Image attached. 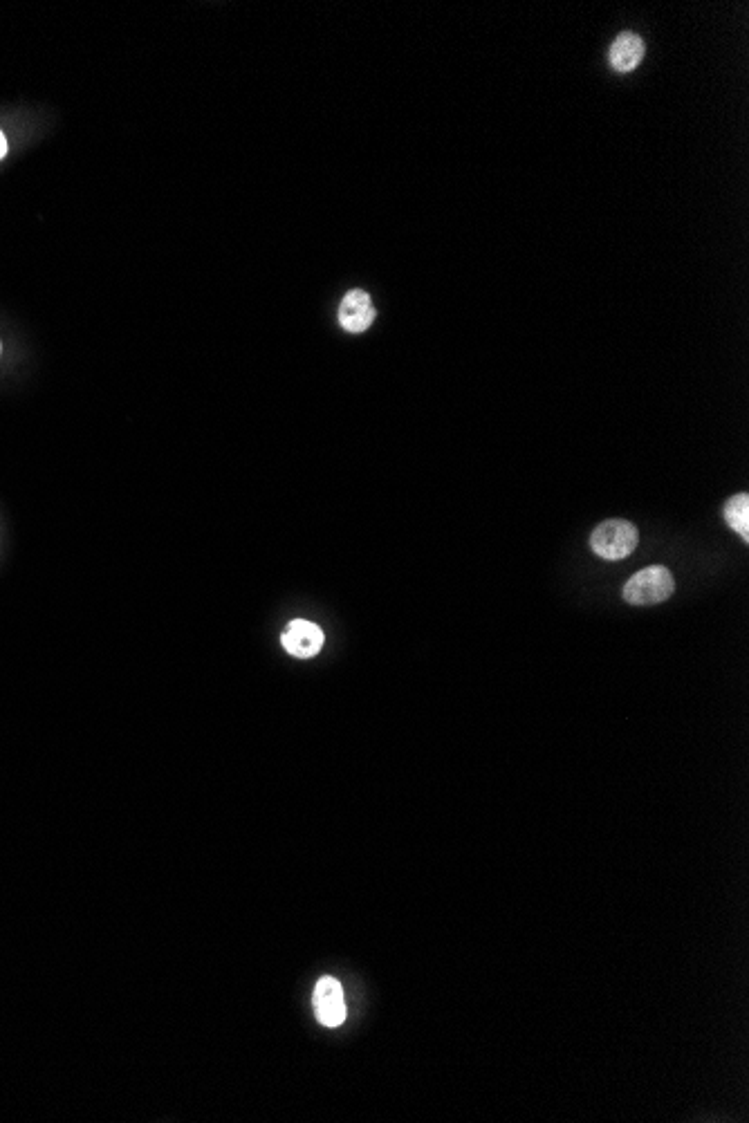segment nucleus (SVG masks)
Here are the masks:
<instances>
[{"mask_svg": "<svg viewBox=\"0 0 749 1123\" xmlns=\"http://www.w3.org/2000/svg\"><path fill=\"white\" fill-rule=\"evenodd\" d=\"M673 590L675 583L671 572L662 565H653V568H646L628 579L624 586V601L631 606H655V603L667 601Z\"/></svg>", "mask_w": 749, "mask_h": 1123, "instance_id": "f257e3e1", "label": "nucleus"}, {"mask_svg": "<svg viewBox=\"0 0 749 1123\" xmlns=\"http://www.w3.org/2000/svg\"><path fill=\"white\" fill-rule=\"evenodd\" d=\"M637 541H640V534H637L635 525L626 521H606L590 536V547L601 559L622 561L635 552Z\"/></svg>", "mask_w": 749, "mask_h": 1123, "instance_id": "f03ea898", "label": "nucleus"}, {"mask_svg": "<svg viewBox=\"0 0 749 1123\" xmlns=\"http://www.w3.org/2000/svg\"><path fill=\"white\" fill-rule=\"evenodd\" d=\"M312 1007L314 1016H317L323 1027H339L346 1020V998L344 987L339 985L335 978L323 976L312 993Z\"/></svg>", "mask_w": 749, "mask_h": 1123, "instance_id": "7ed1b4c3", "label": "nucleus"}, {"mask_svg": "<svg viewBox=\"0 0 749 1123\" xmlns=\"http://www.w3.org/2000/svg\"><path fill=\"white\" fill-rule=\"evenodd\" d=\"M323 642H326L323 630L317 624H312V621H305V619H294L281 635V644L285 651L294 657H299V660H308V657L317 655L323 648Z\"/></svg>", "mask_w": 749, "mask_h": 1123, "instance_id": "20e7f679", "label": "nucleus"}, {"mask_svg": "<svg viewBox=\"0 0 749 1123\" xmlns=\"http://www.w3.org/2000/svg\"><path fill=\"white\" fill-rule=\"evenodd\" d=\"M375 308L371 296L364 290H350L339 305V323L348 332H364L373 326Z\"/></svg>", "mask_w": 749, "mask_h": 1123, "instance_id": "39448f33", "label": "nucleus"}, {"mask_svg": "<svg viewBox=\"0 0 749 1123\" xmlns=\"http://www.w3.org/2000/svg\"><path fill=\"white\" fill-rule=\"evenodd\" d=\"M644 41L635 32H622L608 50V61L617 72H631L644 59Z\"/></svg>", "mask_w": 749, "mask_h": 1123, "instance_id": "423d86ee", "label": "nucleus"}, {"mask_svg": "<svg viewBox=\"0 0 749 1123\" xmlns=\"http://www.w3.org/2000/svg\"><path fill=\"white\" fill-rule=\"evenodd\" d=\"M725 521L738 536L743 538L745 543L749 541V496L747 494H736V496L727 500Z\"/></svg>", "mask_w": 749, "mask_h": 1123, "instance_id": "0eeeda50", "label": "nucleus"}, {"mask_svg": "<svg viewBox=\"0 0 749 1123\" xmlns=\"http://www.w3.org/2000/svg\"><path fill=\"white\" fill-rule=\"evenodd\" d=\"M5 155H7V139H5L3 131H0V160H3Z\"/></svg>", "mask_w": 749, "mask_h": 1123, "instance_id": "6e6552de", "label": "nucleus"}]
</instances>
